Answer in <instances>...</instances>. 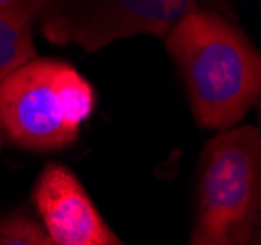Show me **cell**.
<instances>
[{
	"label": "cell",
	"instance_id": "9",
	"mask_svg": "<svg viewBox=\"0 0 261 245\" xmlns=\"http://www.w3.org/2000/svg\"><path fill=\"white\" fill-rule=\"evenodd\" d=\"M2 144H4V137H2V132H0V148H2Z\"/></svg>",
	"mask_w": 261,
	"mask_h": 245
},
{
	"label": "cell",
	"instance_id": "6",
	"mask_svg": "<svg viewBox=\"0 0 261 245\" xmlns=\"http://www.w3.org/2000/svg\"><path fill=\"white\" fill-rule=\"evenodd\" d=\"M35 57L32 21L0 12V82Z\"/></svg>",
	"mask_w": 261,
	"mask_h": 245
},
{
	"label": "cell",
	"instance_id": "8",
	"mask_svg": "<svg viewBox=\"0 0 261 245\" xmlns=\"http://www.w3.org/2000/svg\"><path fill=\"white\" fill-rule=\"evenodd\" d=\"M51 0H0V12L25 21H33L45 12Z\"/></svg>",
	"mask_w": 261,
	"mask_h": 245
},
{
	"label": "cell",
	"instance_id": "2",
	"mask_svg": "<svg viewBox=\"0 0 261 245\" xmlns=\"http://www.w3.org/2000/svg\"><path fill=\"white\" fill-rule=\"evenodd\" d=\"M94 105V88L72 64L35 57L0 82V132L28 150L66 148Z\"/></svg>",
	"mask_w": 261,
	"mask_h": 245
},
{
	"label": "cell",
	"instance_id": "5",
	"mask_svg": "<svg viewBox=\"0 0 261 245\" xmlns=\"http://www.w3.org/2000/svg\"><path fill=\"white\" fill-rule=\"evenodd\" d=\"M33 203L53 245H123L76 175L61 164L41 171Z\"/></svg>",
	"mask_w": 261,
	"mask_h": 245
},
{
	"label": "cell",
	"instance_id": "7",
	"mask_svg": "<svg viewBox=\"0 0 261 245\" xmlns=\"http://www.w3.org/2000/svg\"><path fill=\"white\" fill-rule=\"evenodd\" d=\"M0 245H53V241L33 220L14 216L0 222Z\"/></svg>",
	"mask_w": 261,
	"mask_h": 245
},
{
	"label": "cell",
	"instance_id": "3",
	"mask_svg": "<svg viewBox=\"0 0 261 245\" xmlns=\"http://www.w3.org/2000/svg\"><path fill=\"white\" fill-rule=\"evenodd\" d=\"M261 134L230 127L201 152L191 245H250L259 224Z\"/></svg>",
	"mask_w": 261,
	"mask_h": 245
},
{
	"label": "cell",
	"instance_id": "4",
	"mask_svg": "<svg viewBox=\"0 0 261 245\" xmlns=\"http://www.w3.org/2000/svg\"><path fill=\"white\" fill-rule=\"evenodd\" d=\"M193 10L195 0H51L41 16L49 41L92 53L133 35H166Z\"/></svg>",
	"mask_w": 261,
	"mask_h": 245
},
{
	"label": "cell",
	"instance_id": "1",
	"mask_svg": "<svg viewBox=\"0 0 261 245\" xmlns=\"http://www.w3.org/2000/svg\"><path fill=\"white\" fill-rule=\"evenodd\" d=\"M164 37L199 127H236L261 90V59L246 33L218 14L197 8Z\"/></svg>",
	"mask_w": 261,
	"mask_h": 245
}]
</instances>
